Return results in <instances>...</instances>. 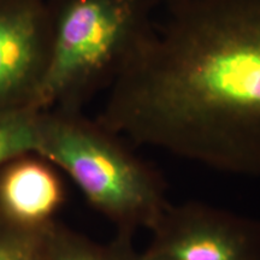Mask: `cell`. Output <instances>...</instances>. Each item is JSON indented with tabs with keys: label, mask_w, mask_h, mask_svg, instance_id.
Listing matches in <instances>:
<instances>
[{
	"label": "cell",
	"mask_w": 260,
	"mask_h": 260,
	"mask_svg": "<svg viewBox=\"0 0 260 260\" xmlns=\"http://www.w3.org/2000/svg\"><path fill=\"white\" fill-rule=\"evenodd\" d=\"M103 125L130 142L260 176V0H162Z\"/></svg>",
	"instance_id": "1"
},
{
	"label": "cell",
	"mask_w": 260,
	"mask_h": 260,
	"mask_svg": "<svg viewBox=\"0 0 260 260\" xmlns=\"http://www.w3.org/2000/svg\"><path fill=\"white\" fill-rule=\"evenodd\" d=\"M40 129L39 153L67 171L118 233L134 236L160 218L170 204L164 180L118 135L70 117L40 121Z\"/></svg>",
	"instance_id": "2"
},
{
	"label": "cell",
	"mask_w": 260,
	"mask_h": 260,
	"mask_svg": "<svg viewBox=\"0 0 260 260\" xmlns=\"http://www.w3.org/2000/svg\"><path fill=\"white\" fill-rule=\"evenodd\" d=\"M155 0H65L35 86L39 103L68 99L93 83L111 84L138 46Z\"/></svg>",
	"instance_id": "3"
},
{
	"label": "cell",
	"mask_w": 260,
	"mask_h": 260,
	"mask_svg": "<svg viewBox=\"0 0 260 260\" xmlns=\"http://www.w3.org/2000/svg\"><path fill=\"white\" fill-rule=\"evenodd\" d=\"M141 260H260V219L199 201L169 204Z\"/></svg>",
	"instance_id": "4"
},
{
	"label": "cell",
	"mask_w": 260,
	"mask_h": 260,
	"mask_svg": "<svg viewBox=\"0 0 260 260\" xmlns=\"http://www.w3.org/2000/svg\"><path fill=\"white\" fill-rule=\"evenodd\" d=\"M63 203L59 178L47 165L22 160L0 181V204L6 214L25 225L46 223Z\"/></svg>",
	"instance_id": "5"
},
{
	"label": "cell",
	"mask_w": 260,
	"mask_h": 260,
	"mask_svg": "<svg viewBox=\"0 0 260 260\" xmlns=\"http://www.w3.org/2000/svg\"><path fill=\"white\" fill-rule=\"evenodd\" d=\"M40 38V22L30 10L0 12V96L17 88L32 73Z\"/></svg>",
	"instance_id": "6"
},
{
	"label": "cell",
	"mask_w": 260,
	"mask_h": 260,
	"mask_svg": "<svg viewBox=\"0 0 260 260\" xmlns=\"http://www.w3.org/2000/svg\"><path fill=\"white\" fill-rule=\"evenodd\" d=\"M133 235L118 233L107 247H94L68 235L50 237L48 260H141L133 245Z\"/></svg>",
	"instance_id": "7"
},
{
	"label": "cell",
	"mask_w": 260,
	"mask_h": 260,
	"mask_svg": "<svg viewBox=\"0 0 260 260\" xmlns=\"http://www.w3.org/2000/svg\"><path fill=\"white\" fill-rule=\"evenodd\" d=\"M40 141V121L29 116H0V162L39 152Z\"/></svg>",
	"instance_id": "8"
},
{
	"label": "cell",
	"mask_w": 260,
	"mask_h": 260,
	"mask_svg": "<svg viewBox=\"0 0 260 260\" xmlns=\"http://www.w3.org/2000/svg\"><path fill=\"white\" fill-rule=\"evenodd\" d=\"M0 260H46L27 245L11 240H0Z\"/></svg>",
	"instance_id": "9"
}]
</instances>
